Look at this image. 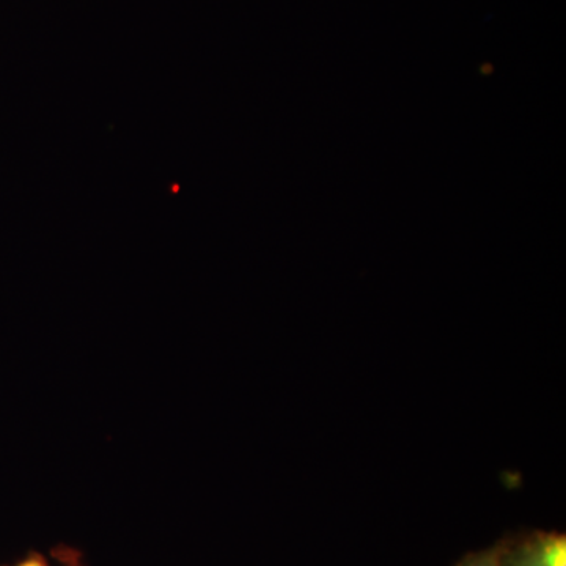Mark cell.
<instances>
[{
    "instance_id": "obj_1",
    "label": "cell",
    "mask_w": 566,
    "mask_h": 566,
    "mask_svg": "<svg viewBox=\"0 0 566 566\" xmlns=\"http://www.w3.org/2000/svg\"><path fill=\"white\" fill-rule=\"evenodd\" d=\"M497 543L501 566H566V536L560 532H524Z\"/></svg>"
},
{
    "instance_id": "obj_2",
    "label": "cell",
    "mask_w": 566,
    "mask_h": 566,
    "mask_svg": "<svg viewBox=\"0 0 566 566\" xmlns=\"http://www.w3.org/2000/svg\"><path fill=\"white\" fill-rule=\"evenodd\" d=\"M457 566H501V560H499V543L488 547V549L468 554V556L458 562Z\"/></svg>"
},
{
    "instance_id": "obj_3",
    "label": "cell",
    "mask_w": 566,
    "mask_h": 566,
    "mask_svg": "<svg viewBox=\"0 0 566 566\" xmlns=\"http://www.w3.org/2000/svg\"><path fill=\"white\" fill-rule=\"evenodd\" d=\"M17 566H50L46 564V560H44L43 557L36 556V554H33V556H29L28 558H24V560L21 562V564H18Z\"/></svg>"
}]
</instances>
